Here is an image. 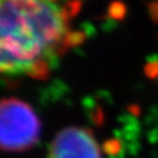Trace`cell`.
I'll list each match as a JSON object with an SVG mask.
<instances>
[{"label":"cell","instance_id":"cell-1","mask_svg":"<svg viewBox=\"0 0 158 158\" xmlns=\"http://www.w3.org/2000/svg\"><path fill=\"white\" fill-rule=\"evenodd\" d=\"M69 12L57 0H0V69L5 76L45 77L75 44Z\"/></svg>","mask_w":158,"mask_h":158},{"label":"cell","instance_id":"cell-2","mask_svg":"<svg viewBox=\"0 0 158 158\" xmlns=\"http://www.w3.org/2000/svg\"><path fill=\"white\" fill-rule=\"evenodd\" d=\"M40 137V122L31 106L17 98H5L0 106V145L7 152H23Z\"/></svg>","mask_w":158,"mask_h":158},{"label":"cell","instance_id":"cell-3","mask_svg":"<svg viewBox=\"0 0 158 158\" xmlns=\"http://www.w3.org/2000/svg\"><path fill=\"white\" fill-rule=\"evenodd\" d=\"M47 158H102V152L90 130L68 127L54 137Z\"/></svg>","mask_w":158,"mask_h":158}]
</instances>
